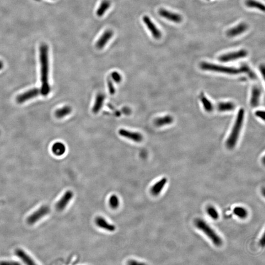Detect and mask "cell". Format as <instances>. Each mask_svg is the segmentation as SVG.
I'll return each mask as SVG.
<instances>
[{"label": "cell", "instance_id": "obj_21", "mask_svg": "<svg viewBox=\"0 0 265 265\" xmlns=\"http://www.w3.org/2000/svg\"><path fill=\"white\" fill-rule=\"evenodd\" d=\"M235 105L231 102H220L216 105V108L219 111L221 112L232 111L234 110Z\"/></svg>", "mask_w": 265, "mask_h": 265}, {"label": "cell", "instance_id": "obj_13", "mask_svg": "<svg viewBox=\"0 0 265 265\" xmlns=\"http://www.w3.org/2000/svg\"><path fill=\"white\" fill-rule=\"evenodd\" d=\"M114 36V32L111 29H107L104 32L102 36L100 37L96 44V47L98 49H102L104 48L107 42L111 39Z\"/></svg>", "mask_w": 265, "mask_h": 265}, {"label": "cell", "instance_id": "obj_12", "mask_svg": "<svg viewBox=\"0 0 265 265\" xmlns=\"http://www.w3.org/2000/svg\"><path fill=\"white\" fill-rule=\"evenodd\" d=\"M247 28H248V25L244 22H243L238 25L236 27L232 28L228 30L226 32V35L227 37H236L244 33Z\"/></svg>", "mask_w": 265, "mask_h": 265}, {"label": "cell", "instance_id": "obj_3", "mask_svg": "<svg viewBox=\"0 0 265 265\" xmlns=\"http://www.w3.org/2000/svg\"><path fill=\"white\" fill-rule=\"evenodd\" d=\"M195 224L197 228L202 231L211 240L215 246H221L222 241L220 237L205 221L201 219H197L195 221Z\"/></svg>", "mask_w": 265, "mask_h": 265}, {"label": "cell", "instance_id": "obj_7", "mask_svg": "<svg viewBox=\"0 0 265 265\" xmlns=\"http://www.w3.org/2000/svg\"><path fill=\"white\" fill-rule=\"evenodd\" d=\"M120 136L136 142H141L143 141L142 134L140 133L130 131L125 129H121L119 131Z\"/></svg>", "mask_w": 265, "mask_h": 265}, {"label": "cell", "instance_id": "obj_27", "mask_svg": "<svg viewBox=\"0 0 265 265\" xmlns=\"http://www.w3.org/2000/svg\"><path fill=\"white\" fill-rule=\"evenodd\" d=\"M240 69L241 70V73H247L252 79H256L257 78L255 74L252 71L247 65L244 64H243L241 65Z\"/></svg>", "mask_w": 265, "mask_h": 265}, {"label": "cell", "instance_id": "obj_14", "mask_svg": "<svg viewBox=\"0 0 265 265\" xmlns=\"http://www.w3.org/2000/svg\"><path fill=\"white\" fill-rule=\"evenodd\" d=\"M95 222L98 227L109 232H113L115 230V225L109 223L102 216H99L96 217Z\"/></svg>", "mask_w": 265, "mask_h": 265}, {"label": "cell", "instance_id": "obj_9", "mask_svg": "<svg viewBox=\"0 0 265 265\" xmlns=\"http://www.w3.org/2000/svg\"><path fill=\"white\" fill-rule=\"evenodd\" d=\"M41 93V91L38 88H33L29 91L25 92L24 93L20 94L16 98L17 103L21 104L29 100V99L36 97Z\"/></svg>", "mask_w": 265, "mask_h": 265}, {"label": "cell", "instance_id": "obj_24", "mask_svg": "<svg viewBox=\"0 0 265 265\" xmlns=\"http://www.w3.org/2000/svg\"><path fill=\"white\" fill-rule=\"evenodd\" d=\"M245 4L247 7L258 9L261 11H265V6L264 4L255 0H246Z\"/></svg>", "mask_w": 265, "mask_h": 265}, {"label": "cell", "instance_id": "obj_31", "mask_svg": "<svg viewBox=\"0 0 265 265\" xmlns=\"http://www.w3.org/2000/svg\"><path fill=\"white\" fill-rule=\"evenodd\" d=\"M107 87H108V88H109V91L110 92V94H115V90L114 85L112 84V81L110 80H109V81H107Z\"/></svg>", "mask_w": 265, "mask_h": 265}, {"label": "cell", "instance_id": "obj_11", "mask_svg": "<svg viewBox=\"0 0 265 265\" xmlns=\"http://www.w3.org/2000/svg\"><path fill=\"white\" fill-rule=\"evenodd\" d=\"M159 14L161 17L176 23H180L182 21V17L180 15L168 11L164 9L159 10Z\"/></svg>", "mask_w": 265, "mask_h": 265}, {"label": "cell", "instance_id": "obj_29", "mask_svg": "<svg viewBox=\"0 0 265 265\" xmlns=\"http://www.w3.org/2000/svg\"><path fill=\"white\" fill-rule=\"evenodd\" d=\"M207 212L208 213L209 216H210L212 219H213V220H216L219 219V213L214 207H208L207 209Z\"/></svg>", "mask_w": 265, "mask_h": 265}, {"label": "cell", "instance_id": "obj_5", "mask_svg": "<svg viewBox=\"0 0 265 265\" xmlns=\"http://www.w3.org/2000/svg\"><path fill=\"white\" fill-rule=\"evenodd\" d=\"M50 208L47 205H43L29 215L27 219L29 224L33 225L41 220L50 212Z\"/></svg>", "mask_w": 265, "mask_h": 265}, {"label": "cell", "instance_id": "obj_28", "mask_svg": "<svg viewBox=\"0 0 265 265\" xmlns=\"http://www.w3.org/2000/svg\"><path fill=\"white\" fill-rule=\"evenodd\" d=\"M109 204L113 209H116L119 205V199L116 195H112L109 199Z\"/></svg>", "mask_w": 265, "mask_h": 265}, {"label": "cell", "instance_id": "obj_16", "mask_svg": "<svg viewBox=\"0 0 265 265\" xmlns=\"http://www.w3.org/2000/svg\"><path fill=\"white\" fill-rule=\"evenodd\" d=\"M261 94V90L260 87L255 86L252 89L251 104L252 107H256L259 105L260 98Z\"/></svg>", "mask_w": 265, "mask_h": 265}, {"label": "cell", "instance_id": "obj_10", "mask_svg": "<svg viewBox=\"0 0 265 265\" xmlns=\"http://www.w3.org/2000/svg\"><path fill=\"white\" fill-rule=\"evenodd\" d=\"M142 20L149 31H150L152 35L155 39L158 40L161 38V32L157 28L155 25L153 23L149 17L148 16H143Z\"/></svg>", "mask_w": 265, "mask_h": 265}, {"label": "cell", "instance_id": "obj_30", "mask_svg": "<svg viewBox=\"0 0 265 265\" xmlns=\"http://www.w3.org/2000/svg\"><path fill=\"white\" fill-rule=\"evenodd\" d=\"M111 78L112 81L116 83H120L122 81V76L117 71H114L111 73Z\"/></svg>", "mask_w": 265, "mask_h": 265}, {"label": "cell", "instance_id": "obj_22", "mask_svg": "<svg viewBox=\"0 0 265 265\" xmlns=\"http://www.w3.org/2000/svg\"><path fill=\"white\" fill-rule=\"evenodd\" d=\"M111 5V2L109 0H103L97 10V15L99 17H101L104 15L107 10L110 8Z\"/></svg>", "mask_w": 265, "mask_h": 265}, {"label": "cell", "instance_id": "obj_15", "mask_svg": "<svg viewBox=\"0 0 265 265\" xmlns=\"http://www.w3.org/2000/svg\"><path fill=\"white\" fill-rule=\"evenodd\" d=\"M15 254L25 264L28 265H34L36 263L30 256L26 252L21 248H17L15 251Z\"/></svg>", "mask_w": 265, "mask_h": 265}, {"label": "cell", "instance_id": "obj_17", "mask_svg": "<svg viewBox=\"0 0 265 265\" xmlns=\"http://www.w3.org/2000/svg\"><path fill=\"white\" fill-rule=\"evenodd\" d=\"M167 182V178L164 177L156 183L151 189V193L152 194L155 196L159 195L161 193Z\"/></svg>", "mask_w": 265, "mask_h": 265}, {"label": "cell", "instance_id": "obj_19", "mask_svg": "<svg viewBox=\"0 0 265 265\" xmlns=\"http://www.w3.org/2000/svg\"><path fill=\"white\" fill-rule=\"evenodd\" d=\"M105 96L102 93L97 94L96 97L95 101L92 107V111L95 114L98 113L102 109L105 101Z\"/></svg>", "mask_w": 265, "mask_h": 265}, {"label": "cell", "instance_id": "obj_20", "mask_svg": "<svg viewBox=\"0 0 265 265\" xmlns=\"http://www.w3.org/2000/svg\"><path fill=\"white\" fill-rule=\"evenodd\" d=\"M52 151L55 155L61 156L66 151V147L62 142H57L53 144L52 147Z\"/></svg>", "mask_w": 265, "mask_h": 265}, {"label": "cell", "instance_id": "obj_34", "mask_svg": "<svg viewBox=\"0 0 265 265\" xmlns=\"http://www.w3.org/2000/svg\"><path fill=\"white\" fill-rule=\"evenodd\" d=\"M260 244L261 246L264 247V244H265V237H264V235H263L262 238L260 240Z\"/></svg>", "mask_w": 265, "mask_h": 265}, {"label": "cell", "instance_id": "obj_35", "mask_svg": "<svg viewBox=\"0 0 265 265\" xmlns=\"http://www.w3.org/2000/svg\"><path fill=\"white\" fill-rule=\"evenodd\" d=\"M3 67H4V64L2 63V61L0 60V70H1Z\"/></svg>", "mask_w": 265, "mask_h": 265}, {"label": "cell", "instance_id": "obj_4", "mask_svg": "<svg viewBox=\"0 0 265 265\" xmlns=\"http://www.w3.org/2000/svg\"><path fill=\"white\" fill-rule=\"evenodd\" d=\"M200 67L201 69L205 71H212L229 75H237L241 73V70L240 68L221 66L209 62H201L200 64Z\"/></svg>", "mask_w": 265, "mask_h": 265}, {"label": "cell", "instance_id": "obj_25", "mask_svg": "<svg viewBox=\"0 0 265 265\" xmlns=\"http://www.w3.org/2000/svg\"><path fill=\"white\" fill-rule=\"evenodd\" d=\"M201 100L202 103L203 104V107L206 111L210 112L212 111L214 109V106L211 102L203 94H201Z\"/></svg>", "mask_w": 265, "mask_h": 265}, {"label": "cell", "instance_id": "obj_18", "mask_svg": "<svg viewBox=\"0 0 265 265\" xmlns=\"http://www.w3.org/2000/svg\"><path fill=\"white\" fill-rule=\"evenodd\" d=\"M173 122V118L171 115H167L157 118L154 120V124L156 127H160L171 124Z\"/></svg>", "mask_w": 265, "mask_h": 265}, {"label": "cell", "instance_id": "obj_26", "mask_svg": "<svg viewBox=\"0 0 265 265\" xmlns=\"http://www.w3.org/2000/svg\"><path fill=\"white\" fill-rule=\"evenodd\" d=\"M235 215L241 219H245L248 215V212L246 209L241 207H237L234 209Z\"/></svg>", "mask_w": 265, "mask_h": 265}, {"label": "cell", "instance_id": "obj_33", "mask_svg": "<svg viewBox=\"0 0 265 265\" xmlns=\"http://www.w3.org/2000/svg\"><path fill=\"white\" fill-rule=\"evenodd\" d=\"M260 71L261 72L262 74L263 75V77H264L265 76V65L264 64L261 65L260 66Z\"/></svg>", "mask_w": 265, "mask_h": 265}, {"label": "cell", "instance_id": "obj_8", "mask_svg": "<svg viewBox=\"0 0 265 265\" xmlns=\"http://www.w3.org/2000/svg\"><path fill=\"white\" fill-rule=\"evenodd\" d=\"M73 196V193L72 191H68L65 192L55 205V208L57 210L59 211L64 210L69 203Z\"/></svg>", "mask_w": 265, "mask_h": 265}, {"label": "cell", "instance_id": "obj_2", "mask_svg": "<svg viewBox=\"0 0 265 265\" xmlns=\"http://www.w3.org/2000/svg\"><path fill=\"white\" fill-rule=\"evenodd\" d=\"M244 111L243 109H241L237 114L236 121L235 122L233 127L231 131V133L227 138L226 142V146L227 148L232 149L234 148L238 140L240 134L242 129V126L244 120Z\"/></svg>", "mask_w": 265, "mask_h": 265}, {"label": "cell", "instance_id": "obj_23", "mask_svg": "<svg viewBox=\"0 0 265 265\" xmlns=\"http://www.w3.org/2000/svg\"><path fill=\"white\" fill-rule=\"evenodd\" d=\"M72 112V108L68 106L63 107L61 108L58 109L55 111V116L58 119H62L65 116L71 114Z\"/></svg>", "mask_w": 265, "mask_h": 265}, {"label": "cell", "instance_id": "obj_1", "mask_svg": "<svg viewBox=\"0 0 265 265\" xmlns=\"http://www.w3.org/2000/svg\"><path fill=\"white\" fill-rule=\"evenodd\" d=\"M40 61L41 64V93L43 96L48 95L50 92V87L48 82L49 61L48 47L46 44H42L40 47Z\"/></svg>", "mask_w": 265, "mask_h": 265}, {"label": "cell", "instance_id": "obj_6", "mask_svg": "<svg viewBox=\"0 0 265 265\" xmlns=\"http://www.w3.org/2000/svg\"><path fill=\"white\" fill-rule=\"evenodd\" d=\"M248 52L246 50L241 49L238 51L232 52L228 54H224L219 57V60L222 62H227L238 59H242L247 57Z\"/></svg>", "mask_w": 265, "mask_h": 265}, {"label": "cell", "instance_id": "obj_32", "mask_svg": "<svg viewBox=\"0 0 265 265\" xmlns=\"http://www.w3.org/2000/svg\"><path fill=\"white\" fill-rule=\"evenodd\" d=\"M255 115L257 116H258L260 119H262L263 120L265 119H264L265 112H264V111H258L256 112Z\"/></svg>", "mask_w": 265, "mask_h": 265}]
</instances>
